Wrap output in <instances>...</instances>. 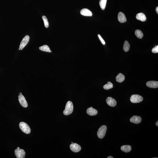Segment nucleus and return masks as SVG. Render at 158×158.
<instances>
[{"instance_id": "f257e3e1", "label": "nucleus", "mask_w": 158, "mask_h": 158, "mask_svg": "<svg viewBox=\"0 0 158 158\" xmlns=\"http://www.w3.org/2000/svg\"><path fill=\"white\" fill-rule=\"evenodd\" d=\"M73 105L71 101H68L66 104L65 109L63 111V114L65 115H68L71 114L73 111Z\"/></svg>"}, {"instance_id": "f03ea898", "label": "nucleus", "mask_w": 158, "mask_h": 158, "mask_svg": "<svg viewBox=\"0 0 158 158\" xmlns=\"http://www.w3.org/2000/svg\"><path fill=\"white\" fill-rule=\"evenodd\" d=\"M19 127L23 132L27 134H29L31 133L30 127L26 123L22 122L19 123Z\"/></svg>"}, {"instance_id": "7ed1b4c3", "label": "nucleus", "mask_w": 158, "mask_h": 158, "mask_svg": "<svg viewBox=\"0 0 158 158\" xmlns=\"http://www.w3.org/2000/svg\"><path fill=\"white\" fill-rule=\"evenodd\" d=\"M107 130L106 126L103 125L101 126L98 129L97 132V136L99 139H102L105 136Z\"/></svg>"}, {"instance_id": "20e7f679", "label": "nucleus", "mask_w": 158, "mask_h": 158, "mask_svg": "<svg viewBox=\"0 0 158 158\" xmlns=\"http://www.w3.org/2000/svg\"><path fill=\"white\" fill-rule=\"evenodd\" d=\"M143 98L142 96L139 95H133L131 96V102L133 103H138L141 102L143 101Z\"/></svg>"}, {"instance_id": "39448f33", "label": "nucleus", "mask_w": 158, "mask_h": 158, "mask_svg": "<svg viewBox=\"0 0 158 158\" xmlns=\"http://www.w3.org/2000/svg\"><path fill=\"white\" fill-rule=\"evenodd\" d=\"M15 154L17 158H24L25 157L26 153L24 150L22 149H20L19 147L15 149Z\"/></svg>"}, {"instance_id": "423d86ee", "label": "nucleus", "mask_w": 158, "mask_h": 158, "mask_svg": "<svg viewBox=\"0 0 158 158\" xmlns=\"http://www.w3.org/2000/svg\"><path fill=\"white\" fill-rule=\"evenodd\" d=\"M18 98L19 103L22 106L25 108H26L28 107L27 102L26 100L25 97L22 95H19L18 96Z\"/></svg>"}, {"instance_id": "0eeeda50", "label": "nucleus", "mask_w": 158, "mask_h": 158, "mask_svg": "<svg viewBox=\"0 0 158 158\" xmlns=\"http://www.w3.org/2000/svg\"><path fill=\"white\" fill-rule=\"evenodd\" d=\"M29 36L28 35H26L23 38L20 45L19 48L21 49V50H22L23 48L28 44L29 41Z\"/></svg>"}, {"instance_id": "6e6552de", "label": "nucleus", "mask_w": 158, "mask_h": 158, "mask_svg": "<svg viewBox=\"0 0 158 158\" xmlns=\"http://www.w3.org/2000/svg\"><path fill=\"white\" fill-rule=\"evenodd\" d=\"M70 148L71 151L75 153L78 152L81 150V146L76 143H72L70 144Z\"/></svg>"}, {"instance_id": "1a4fd4ad", "label": "nucleus", "mask_w": 158, "mask_h": 158, "mask_svg": "<svg viewBox=\"0 0 158 158\" xmlns=\"http://www.w3.org/2000/svg\"><path fill=\"white\" fill-rule=\"evenodd\" d=\"M106 101L107 103L111 107H114L115 106L117 105V102L114 98H112L111 97H107Z\"/></svg>"}, {"instance_id": "9d476101", "label": "nucleus", "mask_w": 158, "mask_h": 158, "mask_svg": "<svg viewBox=\"0 0 158 158\" xmlns=\"http://www.w3.org/2000/svg\"><path fill=\"white\" fill-rule=\"evenodd\" d=\"M142 119L141 117L139 116H134L130 118V121L132 123L136 124H139L141 123Z\"/></svg>"}, {"instance_id": "9b49d317", "label": "nucleus", "mask_w": 158, "mask_h": 158, "mask_svg": "<svg viewBox=\"0 0 158 158\" xmlns=\"http://www.w3.org/2000/svg\"><path fill=\"white\" fill-rule=\"evenodd\" d=\"M147 87L150 88H157L158 87V82L157 81H149L146 83Z\"/></svg>"}, {"instance_id": "f8f14e48", "label": "nucleus", "mask_w": 158, "mask_h": 158, "mask_svg": "<svg viewBox=\"0 0 158 158\" xmlns=\"http://www.w3.org/2000/svg\"><path fill=\"white\" fill-rule=\"evenodd\" d=\"M86 113L89 115L91 116L96 115L97 114L98 112L97 110L91 107L88 108L86 111Z\"/></svg>"}, {"instance_id": "ddd939ff", "label": "nucleus", "mask_w": 158, "mask_h": 158, "mask_svg": "<svg viewBox=\"0 0 158 158\" xmlns=\"http://www.w3.org/2000/svg\"><path fill=\"white\" fill-rule=\"evenodd\" d=\"M118 19L120 22L123 23L127 22V18L124 13L122 12H119L118 13Z\"/></svg>"}, {"instance_id": "4468645a", "label": "nucleus", "mask_w": 158, "mask_h": 158, "mask_svg": "<svg viewBox=\"0 0 158 158\" xmlns=\"http://www.w3.org/2000/svg\"><path fill=\"white\" fill-rule=\"evenodd\" d=\"M80 13L82 15L85 16L91 17L92 16V13L91 11L87 9L84 8L81 10Z\"/></svg>"}, {"instance_id": "2eb2a0df", "label": "nucleus", "mask_w": 158, "mask_h": 158, "mask_svg": "<svg viewBox=\"0 0 158 158\" xmlns=\"http://www.w3.org/2000/svg\"><path fill=\"white\" fill-rule=\"evenodd\" d=\"M136 18L138 20L142 22H145L146 20V17L145 14L142 13H139L137 14Z\"/></svg>"}, {"instance_id": "dca6fc26", "label": "nucleus", "mask_w": 158, "mask_h": 158, "mask_svg": "<svg viewBox=\"0 0 158 158\" xmlns=\"http://www.w3.org/2000/svg\"><path fill=\"white\" fill-rule=\"evenodd\" d=\"M125 79V78L124 75L121 73L118 74L116 77V81L120 83L123 82L124 81Z\"/></svg>"}, {"instance_id": "f3484780", "label": "nucleus", "mask_w": 158, "mask_h": 158, "mask_svg": "<svg viewBox=\"0 0 158 158\" xmlns=\"http://www.w3.org/2000/svg\"><path fill=\"white\" fill-rule=\"evenodd\" d=\"M121 150L125 153L130 152L132 150L131 147L130 145H123L121 148Z\"/></svg>"}, {"instance_id": "a211bd4d", "label": "nucleus", "mask_w": 158, "mask_h": 158, "mask_svg": "<svg viewBox=\"0 0 158 158\" xmlns=\"http://www.w3.org/2000/svg\"><path fill=\"white\" fill-rule=\"evenodd\" d=\"M39 49L41 51L47 52L51 53L52 51L50 50V48L48 46L45 45L39 47Z\"/></svg>"}, {"instance_id": "6ab92c4d", "label": "nucleus", "mask_w": 158, "mask_h": 158, "mask_svg": "<svg viewBox=\"0 0 158 158\" xmlns=\"http://www.w3.org/2000/svg\"><path fill=\"white\" fill-rule=\"evenodd\" d=\"M130 45L127 41L124 42V45H123V50L125 52H127L129 51L130 49Z\"/></svg>"}, {"instance_id": "aec40b11", "label": "nucleus", "mask_w": 158, "mask_h": 158, "mask_svg": "<svg viewBox=\"0 0 158 158\" xmlns=\"http://www.w3.org/2000/svg\"><path fill=\"white\" fill-rule=\"evenodd\" d=\"M107 0H100L99 4L101 9L103 10L105 8Z\"/></svg>"}, {"instance_id": "412c9836", "label": "nucleus", "mask_w": 158, "mask_h": 158, "mask_svg": "<svg viewBox=\"0 0 158 158\" xmlns=\"http://www.w3.org/2000/svg\"><path fill=\"white\" fill-rule=\"evenodd\" d=\"M103 88L105 90H108L112 88H113V84L110 82H108L105 85L103 86Z\"/></svg>"}, {"instance_id": "4be33fe9", "label": "nucleus", "mask_w": 158, "mask_h": 158, "mask_svg": "<svg viewBox=\"0 0 158 158\" xmlns=\"http://www.w3.org/2000/svg\"><path fill=\"white\" fill-rule=\"evenodd\" d=\"M135 34L137 37L139 39H142L144 36L142 32L141 31L138 29L135 31Z\"/></svg>"}, {"instance_id": "5701e85b", "label": "nucleus", "mask_w": 158, "mask_h": 158, "mask_svg": "<svg viewBox=\"0 0 158 158\" xmlns=\"http://www.w3.org/2000/svg\"><path fill=\"white\" fill-rule=\"evenodd\" d=\"M42 18L44 22V25H45V27L46 28H48L49 26V24L47 18L45 16H43Z\"/></svg>"}, {"instance_id": "b1692460", "label": "nucleus", "mask_w": 158, "mask_h": 158, "mask_svg": "<svg viewBox=\"0 0 158 158\" xmlns=\"http://www.w3.org/2000/svg\"><path fill=\"white\" fill-rule=\"evenodd\" d=\"M152 52L154 53H158V46H156L155 47L153 48L152 50Z\"/></svg>"}, {"instance_id": "393cba45", "label": "nucleus", "mask_w": 158, "mask_h": 158, "mask_svg": "<svg viewBox=\"0 0 158 158\" xmlns=\"http://www.w3.org/2000/svg\"><path fill=\"white\" fill-rule=\"evenodd\" d=\"M98 36L101 42L102 43V44H103L104 45H105V41L102 38V37L101 36V35H100L98 34Z\"/></svg>"}, {"instance_id": "a878e982", "label": "nucleus", "mask_w": 158, "mask_h": 158, "mask_svg": "<svg viewBox=\"0 0 158 158\" xmlns=\"http://www.w3.org/2000/svg\"><path fill=\"white\" fill-rule=\"evenodd\" d=\"M156 11L157 12V14H158V7H156Z\"/></svg>"}, {"instance_id": "bb28decb", "label": "nucleus", "mask_w": 158, "mask_h": 158, "mask_svg": "<svg viewBox=\"0 0 158 158\" xmlns=\"http://www.w3.org/2000/svg\"><path fill=\"white\" fill-rule=\"evenodd\" d=\"M156 125L158 127V121L157 122H156Z\"/></svg>"}, {"instance_id": "cd10ccee", "label": "nucleus", "mask_w": 158, "mask_h": 158, "mask_svg": "<svg viewBox=\"0 0 158 158\" xmlns=\"http://www.w3.org/2000/svg\"><path fill=\"white\" fill-rule=\"evenodd\" d=\"M114 158L113 157H112V156H109L107 158Z\"/></svg>"}, {"instance_id": "c85d7f7f", "label": "nucleus", "mask_w": 158, "mask_h": 158, "mask_svg": "<svg viewBox=\"0 0 158 158\" xmlns=\"http://www.w3.org/2000/svg\"><path fill=\"white\" fill-rule=\"evenodd\" d=\"M21 94H22V93H21V92H20V93H19V95H21Z\"/></svg>"}, {"instance_id": "c756f323", "label": "nucleus", "mask_w": 158, "mask_h": 158, "mask_svg": "<svg viewBox=\"0 0 158 158\" xmlns=\"http://www.w3.org/2000/svg\"><path fill=\"white\" fill-rule=\"evenodd\" d=\"M19 50H21V49L20 48L19 49Z\"/></svg>"}]
</instances>
